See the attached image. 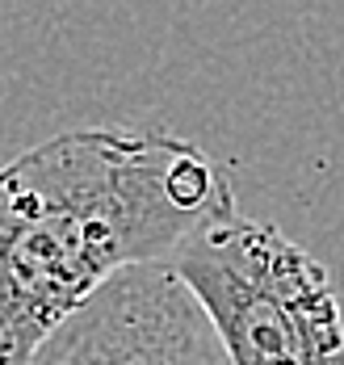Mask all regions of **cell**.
Here are the masks:
<instances>
[{"label": "cell", "instance_id": "cell-1", "mask_svg": "<svg viewBox=\"0 0 344 365\" xmlns=\"http://www.w3.org/2000/svg\"><path fill=\"white\" fill-rule=\"evenodd\" d=\"M227 215V173L172 135L88 126L21 151L0 168V365H30L105 282Z\"/></svg>", "mask_w": 344, "mask_h": 365}, {"label": "cell", "instance_id": "cell-2", "mask_svg": "<svg viewBox=\"0 0 344 365\" xmlns=\"http://www.w3.org/2000/svg\"><path fill=\"white\" fill-rule=\"evenodd\" d=\"M231 365H344V311L323 260L281 227L227 215L168 260Z\"/></svg>", "mask_w": 344, "mask_h": 365}, {"label": "cell", "instance_id": "cell-3", "mask_svg": "<svg viewBox=\"0 0 344 365\" xmlns=\"http://www.w3.org/2000/svg\"><path fill=\"white\" fill-rule=\"evenodd\" d=\"M30 365H231V357L172 264H139L63 319Z\"/></svg>", "mask_w": 344, "mask_h": 365}]
</instances>
